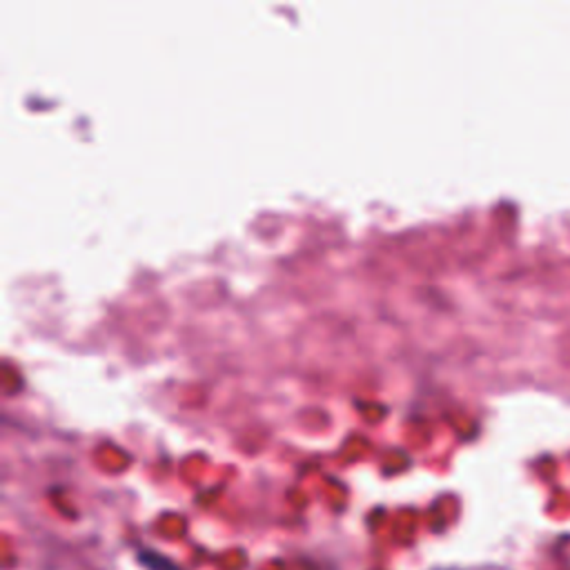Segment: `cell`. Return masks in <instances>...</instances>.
Segmentation results:
<instances>
[{"mask_svg":"<svg viewBox=\"0 0 570 570\" xmlns=\"http://www.w3.org/2000/svg\"><path fill=\"white\" fill-rule=\"evenodd\" d=\"M140 563L149 570H183L178 563H174L171 559H167L165 554H158V552H151V550H145L138 554Z\"/></svg>","mask_w":570,"mask_h":570,"instance_id":"6da1fadb","label":"cell"},{"mask_svg":"<svg viewBox=\"0 0 570 570\" xmlns=\"http://www.w3.org/2000/svg\"><path fill=\"white\" fill-rule=\"evenodd\" d=\"M436 570H503V568H436Z\"/></svg>","mask_w":570,"mask_h":570,"instance_id":"7a4b0ae2","label":"cell"}]
</instances>
